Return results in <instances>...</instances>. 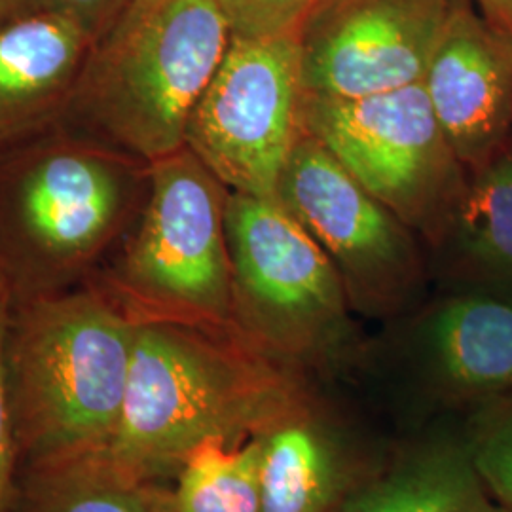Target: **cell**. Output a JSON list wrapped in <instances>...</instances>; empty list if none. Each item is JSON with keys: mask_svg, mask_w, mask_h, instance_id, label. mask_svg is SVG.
I'll list each match as a JSON object with an SVG mask.
<instances>
[{"mask_svg": "<svg viewBox=\"0 0 512 512\" xmlns=\"http://www.w3.org/2000/svg\"><path fill=\"white\" fill-rule=\"evenodd\" d=\"M232 35L298 37L304 21L323 0H219Z\"/></svg>", "mask_w": 512, "mask_h": 512, "instance_id": "obj_20", "label": "cell"}, {"mask_svg": "<svg viewBox=\"0 0 512 512\" xmlns=\"http://www.w3.org/2000/svg\"><path fill=\"white\" fill-rule=\"evenodd\" d=\"M277 202L329 256L357 310H395L418 287V236L308 131L281 173Z\"/></svg>", "mask_w": 512, "mask_h": 512, "instance_id": "obj_9", "label": "cell"}, {"mask_svg": "<svg viewBox=\"0 0 512 512\" xmlns=\"http://www.w3.org/2000/svg\"><path fill=\"white\" fill-rule=\"evenodd\" d=\"M421 84L467 171L511 145L512 35L467 0H452Z\"/></svg>", "mask_w": 512, "mask_h": 512, "instance_id": "obj_11", "label": "cell"}, {"mask_svg": "<svg viewBox=\"0 0 512 512\" xmlns=\"http://www.w3.org/2000/svg\"><path fill=\"white\" fill-rule=\"evenodd\" d=\"M230 38L219 0H133L93 42L57 128L147 165L179 152Z\"/></svg>", "mask_w": 512, "mask_h": 512, "instance_id": "obj_3", "label": "cell"}, {"mask_svg": "<svg viewBox=\"0 0 512 512\" xmlns=\"http://www.w3.org/2000/svg\"><path fill=\"white\" fill-rule=\"evenodd\" d=\"M135 330L137 319L99 285L14 300L8 378L19 452L35 471L107 452Z\"/></svg>", "mask_w": 512, "mask_h": 512, "instance_id": "obj_2", "label": "cell"}, {"mask_svg": "<svg viewBox=\"0 0 512 512\" xmlns=\"http://www.w3.org/2000/svg\"><path fill=\"white\" fill-rule=\"evenodd\" d=\"M228 196L230 190L190 148L148 165L145 200L114 247L99 287L137 321L238 329L226 241Z\"/></svg>", "mask_w": 512, "mask_h": 512, "instance_id": "obj_5", "label": "cell"}, {"mask_svg": "<svg viewBox=\"0 0 512 512\" xmlns=\"http://www.w3.org/2000/svg\"><path fill=\"white\" fill-rule=\"evenodd\" d=\"M463 287L512 293V143L473 171L433 247Z\"/></svg>", "mask_w": 512, "mask_h": 512, "instance_id": "obj_14", "label": "cell"}, {"mask_svg": "<svg viewBox=\"0 0 512 512\" xmlns=\"http://www.w3.org/2000/svg\"><path fill=\"white\" fill-rule=\"evenodd\" d=\"M482 490L467 442H440L330 512H467Z\"/></svg>", "mask_w": 512, "mask_h": 512, "instance_id": "obj_16", "label": "cell"}, {"mask_svg": "<svg viewBox=\"0 0 512 512\" xmlns=\"http://www.w3.org/2000/svg\"><path fill=\"white\" fill-rule=\"evenodd\" d=\"M266 355L238 329L137 321L124 408L105 456L148 484L179 471L205 440L238 444L270 429L291 393Z\"/></svg>", "mask_w": 512, "mask_h": 512, "instance_id": "obj_1", "label": "cell"}, {"mask_svg": "<svg viewBox=\"0 0 512 512\" xmlns=\"http://www.w3.org/2000/svg\"><path fill=\"white\" fill-rule=\"evenodd\" d=\"M484 16L499 27L501 31L512 35V0H478Z\"/></svg>", "mask_w": 512, "mask_h": 512, "instance_id": "obj_23", "label": "cell"}, {"mask_svg": "<svg viewBox=\"0 0 512 512\" xmlns=\"http://www.w3.org/2000/svg\"><path fill=\"white\" fill-rule=\"evenodd\" d=\"M340 467L329 440L306 421H277L262 433L258 512H330Z\"/></svg>", "mask_w": 512, "mask_h": 512, "instance_id": "obj_15", "label": "cell"}, {"mask_svg": "<svg viewBox=\"0 0 512 512\" xmlns=\"http://www.w3.org/2000/svg\"><path fill=\"white\" fill-rule=\"evenodd\" d=\"M12 308L14 296L6 287V283L0 279V512L10 511L14 492V467L19 452L6 359Z\"/></svg>", "mask_w": 512, "mask_h": 512, "instance_id": "obj_21", "label": "cell"}, {"mask_svg": "<svg viewBox=\"0 0 512 512\" xmlns=\"http://www.w3.org/2000/svg\"><path fill=\"white\" fill-rule=\"evenodd\" d=\"M304 128L418 238L439 243L469 171L421 82L359 99L306 95Z\"/></svg>", "mask_w": 512, "mask_h": 512, "instance_id": "obj_6", "label": "cell"}, {"mask_svg": "<svg viewBox=\"0 0 512 512\" xmlns=\"http://www.w3.org/2000/svg\"><path fill=\"white\" fill-rule=\"evenodd\" d=\"M90 48L78 25L48 10L0 27V150L57 126Z\"/></svg>", "mask_w": 512, "mask_h": 512, "instance_id": "obj_13", "label": "cell"}, {"mask_svg": "<svg viewBox=\"0 0 512 512\" xmlns=\"http://www.w3.org/2000/svg\"><path fill=\"white\" fill-rule=\"evenodd\" d=\"M465 442L484 490L512 509V393L480 404Z\"/></svg>", "mask_w": 512, "mask_h": 512, "instance_id": "obj_19", "label": "cell"}, {"mask_svg": "<svg viewBox=\"0 0 512 512\" xmlns=\"http://www.w3.org/2000/svg\"><path fill=\"white\" fill-rule=\"evenodd\" d=\"M423 374L458 403L512 393V293L463 287L433 302L414 325Z\"/></svg>", "mask_w": 512, "mask_h": 512, "instance_id": "obj_12", "label": "cell"}, {"mask_svg": "<svg viewBox=\"0 0 512 512\" xmlns=\"http://www.w3.org/2000/svg\"><path fill=\"white\" fill-rule=\"evenodd\" d=\"M133 0H42L40 10L71 19L93 42L103 37Z\"/></svg>", "mask_w": 512, "mask_h": 512, "instance_id": "obj_22", "label": "cell"}, {"mask_svg": "<svg viewBox=\"0 0 512 512\" xmlns=\"http://www.w3.org/2000/svg\"><path fill=\"white\" fill-rule=\"evenodd\" d=\"M298 37L232 35L186 128L190 148L230 192L277 200V186L304 137Z\"/></svg>", "mask_w": 512, "mask_h": 512, "instance_id": "obj_8", "label": "cell"}, {"mask_svg": "<svg viewBox=\"0 0 512 512\" xmlns=\"http://www.w3.org/2000/svg\"><path fill=\"white\" fill-rule=\"evenodd\" d=\"M226 241L234 323L249 342L293 357L338 344L351 306L342 277L281 203L230 192Z\"/></svg>", "mask_w": 512, "mask_h": 512, "instance_id": "obj_7", "label": "cell"}, {"mask_svg": "<svg viewBox=\"0 0 512 512\" xmlns=\"http://www.w3.org/2000/svg\"><path fill=\"white\" fill-rule=\"evenodd\" d=\"M148 165L46 129L0 150V279L14 300L71 289L124 238Z\"/></svg>", "mask_w": 512, "mask_h": 512, "instance_id": "obj_4", "label": "cell"}, {"mask_svg": "<svg viewBox=\"0 0 512 512\" xmlns=\"http://www.w3.org/2000/svg\"><path fill=\"white\" fill-rule=\"evenodd\" d=\"M467 512H512V509L499 503L486 490H482Z\"/></svg>", "mask_w": 512, "mask_h": 512, "instance_id": "obj_25", "label": "cell"}, {"mask_svg": "<svg viewBox=\"0 0 512 512\" xmlns=\"http://www.w3.org/2000/svg\"><path fill=\"white\" fill-rule=\"evenodd\" d=\"M262 433L238 444L213 439L194 448L177 471L164 512H258Z\"/></svg>", "mask_w": 512, "mask_h": 512, "instance_id": "obj_17", "label": "cell"}, {"mask_svg": "<svg viewBox=\"0 0 512 512\" xmlns=\"http://www.w3.org/2000/svg\"><path fill=\"white\" fill-rule=\"evenodd\" d=\"M452 0H323L298 42L304 92L359 99L423 80Z\"/></svg>", "mask_w": 512, "mask_h": 512, "instance_id": "obj_10", "label": "cell"}, {"mask_svg": "<svg viewBox=\"0 0 512 512\" xmlns=\"http://www.w3.org/2000/svg\"><path fill=\"white\" fill-rule=\"evenodd\" d=\"M31 512H164V499L99 454L38 469Z\"/></svg>", "mask_w": 512, "mask_h": 512, "instance_id": "obj_18", "label": "cell"}, {"mask_svg": "<svg viewBox=\"0 0 512 512\" xmlns=\"http://www.w3.org/2000/svg\"><path fill=\"white\" fill-rule=\"evenodd\" d=\"M42 0H0V27L40 10Z\"/></svg>", "mask_w": 512, "mask_h": 512, "instance_id": "obj_24", "label": "cell"}]
</instances>
